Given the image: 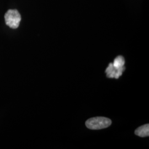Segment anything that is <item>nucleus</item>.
Returning <instances> with one entry per match:
<instances>
[{"label": "nucleus", "instance_id": "7ed1b4c3", "mask_svg": "<svg viewBox=\"0 0 149 149\" xmlns=\"http://www.w3.org/2000/svg\"><path fill=\"white\" fill-rule=\"evenodd\" d=\"M125 69V67L118 69L113 66V63H109L108 66L106 70L107 76L108 78H114L118 79L120 76L122 75L123 72Z\"/></svg>", "mask_w": 149, "mask_h": 149}, {"label": "nucleus", "instance_id": "20e7f679", "mask_svg": "<svg viewBox=\"0 0 149 149\" xmlns=\"http://www.w3.org/2000/svg\"><path fill=\"white\" fill-rule=\"evenodd\" d=\"M135 134L140 137H147L149 135V124L140 127L135 131Z\"/></svg>", "mask_w": 149, "mask_h": 149}, {"label": "nucleus", "instance_id": "f257e3e1", "mask_svg": "<svg viewBox=\"0 0 149 149\" xmlns=\"http://www.w3.org/2000/svg\"><path fill=\"white\" fill-rule=\"evenodd\" d=\"M112 124L111 119L107 118L98 117L90 118L86 122L87 128L92 130H99L109 127Z\"/></svg>", "mask_w": 149, "mask_h": 149}, {"label": "nucleus", "instance_id": "f03ea898", "mask_svg": "<svg viewBox=\"0 0 149 149\" xmlns=\"http://www.w3.org/2000/svg\"><path fill=\"white\" fill-rule=\"evenodd\" d=\"M5 19L7 26L12 29H16L19 27L21 16L17 10H9L5 15Z\"/></svg>", "mask_w": 149, "mask_h": 149}, {"label": "nucleus", "instance_id": "39448f33", "mask_svg": "<svg viewBox=\"0 0 149 149\" xmlns=\"http://www.w3.org/2000/svg\"><path fill=\"white\" fill-rule=\"evenodd\" d=\"M125 60L122 56H118L116 59H114V62L113 63V66L116 68H122L124 67Z\"/></svg>", "mask_w": 149, "mask_h": 149}]
</instances>
